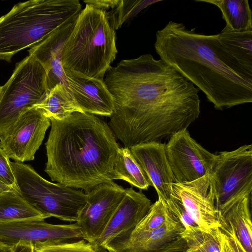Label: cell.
<instances>
[{
  "instance_id": "obj_1",
  "label": "cell",
  "mask_w": 252,
  "mask_h": 252,
  "mask_svg": "<svg viewBox=\"0 0 252 252\" xmlns=\"http://www.w3.org/2000/svg\"><path fill=\"white\" fill-rule=\"evenodd\" d=\"M103 81L114 102L109 126L125 148L187 129L199 116V89L151 54L111 66Z\"/></svg>"
},
{
  "instance_id": "obj_2",
  "label": "cell",
  "mask_w": 252,
  "mask_h": 252,
  "mask_svg": "<svg viewBox=\"0 0 252 252\" xmlns=\"http://www.w3.org/2000/svg\"><path fill=\"white\" fill-rule=\"evenodd\" d=\"M50 120L44 171L52 181L86 192L113 181L120 147L106 122L79 112L63 120Z\"/></svg>"
},
{
  "instance_id": "obj_3",
  "label": "cell",
  "mask_w": 252,
  "mask_h": 252,
  "mask_svg": "<svg viewBox=\"0 0 252 252\" xmlns=\"http://www.w3.org/2000/svg\"><path fill=\"white\" fill-rule=\"evenodd\" d=\"M169 21L156 34L154 47L160 59L205 94L218 110L252 102V81L229 69L217 55L208 35Z\"/></svg>"
},
{
  "instance_id": "obj_4",
  "label": "cell",
  "mask_w": 252,
  "mask_h": 252,
  "mask_svg": "<svg viewBox=\"0 0 252 252\" xmlns=\"http://www.w3.org/2000/svg\"><path fill=\"white\" fill-rule=\"evenodd\" d=\"M81 10L78 0H30L17 3L0 17V60L10 62L15 54L76 19Z\"/></svg>"
},
{
  "instance_id": "obj_5",
  "label": "cell",
  "mask_w": 252,
  "mask_h": 252,
  "mask_svg": "<svg viewBox=\"0 0 252 252\" xmlns=\"http://www.w3.org/2000/svg\"><path fill=\"white\" fill-rule=\"evenodd\" d=\"M117 52L115 30L106 13L86 4L63 45V69L103 80Z\"/></svg>"
},
{
  "instance_id": "obj_6",
  "label": "cell",
  "mask_w": 252,
  "mask_h": 252,
  "mask_svg": "<svg viewBox=\"0 0 252 252\" xmlns=\"http://www.w3.org/2000/svg\"><path fill=\"white\" fill-rule=\"evenodd\" d=\"M10 163L16 190L28 203L48 218L76 222L86 203V193L49 182L29 164L17 161Z\"/></svg>"
},
{
  "instance_id": "obj_7",
  "label": "cell",
  "mask_w": 252,
  "mask_h": 252,
  "mask_svg": "<svg viewBox=\"0 0 252 252\" xmlns=\"http://www.w3.org/2000/svg\"><path fill=\"white\" fill-rule=\"evenodd\" d=\"M49 92L46 72L32 56L16 63L0 90V139L21 115L40 103Z\"/></svg>"
},
{
  "instance_id": "obj_8",
  "label": "cell",
  "mask_w": 252,
  "mask_h": 252,
  "mask_svg": "<svg viewBox=\"0 0 252 252\" xmlns=\"http://www.w3.org/2000/svg\"><path fill=\"white\" fill-rule=\"evenodd\" d=\"M211 176L219 209L240 195L252 191V145L220 152Z\"/></svg>"
},
{
  "instance_id": "obj_9",
  "label": "cell",
  "mask_w": 252,
  "mask_h": 252,
  "mask_svg": "<svg viewBox=\"0 0 252 252\" xmlns=\"http://www.w3.org/2000/svg\"><path fill=\"white\" fill-rule=\"evenodd\" d=\"M165 151L174 183L177 184L211 174L217 157L195 141L187 129L171 135Z\"/></svg>"
},
{
  "instance_id": "obj_10",
  "label": "cell",
  "mask_w": 252,
  "mask_h": 252,
  "mask_svg": "<svg viewBox=\"0 0 252 252\" xmlns=\"http://www.w3.org/2000/svg\"><path fill=\"white\" fill-rule=\"evenodd\" d=\"M50 126V120L43 111L32 107L21 115L0 139V147L15 161L32 160Z\"/></svg>"
},
{
  "instance_id": "obj_11",
  "label": "cell",
  "mask_w": 252,
  "mask_h": 252,
  "mask_svg": "<svg viewBox=\"0 0 252 252\" xmlns=\"http://www.w3.org/2000/svg\"><path fill=\"white\" fill-rule=\"evenodd\" d=\"M125 192V189L113 181L99 184L86 192V203L76 221L84 239L93 245L99 239Z\"/></svg>"
},
{
  "instance_id": "obj_12",
  "label": "cell",
  "mask_w": 252,
  "mask_h": 252,
  "mask_svg": "<svg viewBox=\"0 0 252 252\" xmlns=\"http://www.w3.org/2000/svg\"><path fill=\"white\" fill-rule=\"evenodd\" d=\"M172 193L179 198L197 226L212 231L219 227L218 209L211 174L182 184L173 183Z\"/></svg>"
},
{
  "instance_id": "obj_13",
  "label": "cell",
  "mask_w": 252,
  "mask_h": 252,
  "mask_svg": "<svg viewBox=\"0 0 252 252\" xmlns=\"http://www.w3.org/2000/svg\"><path fill=\"white\" fill-rule=\"evenodd\" d=\"M83 239L76 222L53 224L43 220L0 223V242L12 246L20 241L37 243L64 242Z\"/></svg>"
},
{
  "instance_id": "obj_14",
  "label": "cell",
  "mask_w": 252,
  "mask_h": 252,
  "mask_svg": "<svg viewBox=\"0 0 252 252\" xmlns=\"http://www.w3.org/2000/svg\"><path fill=\"white\" fill-rule=\"evenodd\" d=\"M218 57L229 69L241 77L252 81V29L245 31L222 30L208 35Z\"/></svg>"
},
{
  "instance_id": "obj_15",
  "label": "cell",
  "mask_w": 252,
  "mask_h": 252,
  "mask_svg": "<svg viewBox=\"0 0 252 252\" xmlns=\"http://www.w3.org/2000/svg\"><path fill=\"white\" fill-rule=\"evenodd\" d=\"M165 144L153 141L131 146L133 157L146 173L158 198L164 203L170 198L174 183L165 151Z\"/></svg>"
},
{
  "instance_id": "obj_16",
  "label": "cell",
  "mask_w": 252,
  "mask_h": 252,
  "mask_svg": "<svg viewBox=\"0 0 252 252\" xmlns=\"http://www.w3.org/2000/svg\"><path fill=\"white\" fill-rule=\"evenodd\" d=\"M151 202L141 190L125 189L124 196L99 239L93 245L96 252L120 233L132 230L149 211Z\"/></svg>"
},
{
  "instance_id": "obj_17",
  "label": "cell",
  "mask_w": 252,
  "mask_h": 252,
  "mask_svg": "<svg viewBox=\"0 0 252 252\" xmlns=\"http://www.w3.org/2000/svg\"><path fill=\"white\" fill-rule=\"evenodd\" d=\"M69 90L84 113L110 117L114 110L113 98L103 80L64 70Z\"/></svg>"
},
{
  "instance_id": "obj_18",
  "label": "cell",
  "mask_w": 252,
  "mask_h": 252,
  "mask_svg": "<svg viewBox=\"0 0 252 252\" xmlns=\"http://www.w3.org/2000/svg\"><path fill=\"white\" fill-rule=\"evenodd\" d=\"M76 20L64 24L29 50V55L32 56L44 68L49 91L59 83L64 85L69 91L62 65V56L63 45Z\"/></svg>"
},
{
  "instance_id": "obj_19",
  "label": "cell",
  "mask_w": 252,
  "mask_h": 252,
  "mask_svg": "<svg viewBox=\"0 0 252 252\" xmlns=\"http://www.w3.org/2000/svg\"><path fill=\"white\" fill-rule=\"evenodd\" d=\"M167 211L166 220L160 227L129 241L119 244H107L104 248V251L157 252L178 239L185 228L175 216Z\"/></svg>"
},
{
  "instance_id": "obj_20",
  "label": "cell",
  "mask_w": 252,
  "mask_h": 252,
  "mask_svg": "<svg viewBox=\"0 0 252 252\" xmlns=\"http://www.w3.org/2000/svg\"><path fill=\"white\" fill-rule=\"evenodd\" d=\"M252 193L235 197L218 209V219L230 223L247 252H252Z\"/></svg>"
},
{
  "instance_id": "obj_21",
  "label": "cell",
  "mask_w": 252,
  "mask_h": 252,
  "mask_svg": "<svg viewBox=\"0 0 252 252\" xmlns=\"http://www.w3.org/2000/svg\"><path fill=\"white\" fill-rule=\"evenodd\" d=\"M43 214L13 189L0 192V223L43 220Z\"/></svg>"
},
{
  "instance_id": "obj_22",
  "label": "cell",
  "mask_w": 252,
  "mask_h": 252,
  "mask_svg": "<svg viewBox=\"0 0 252 252\" xmlns=\"http://www.w3.org/2000/svg\"><path fill=\"white\" fill-rule=\"evenodd\" d=\"M35 107L41 109L49 119L59 121L74 112H83L70 91L61 83L50 90L46 98Z\"/></svg>"
},
{
  "instance_id": "obj_23",
  "label": "cell",
  "mask_w": 252,
  "mask_h": 252,
  "mask_svg": "<svg viewBox=\"0 0 252 252\" xmlns=\"http://www.w3.org/2000/svg\"><path fill=\"white\" fill-rule=\"evenodd\" d=\"M217 6L226 22L224 30L245 31L252 29V11L247 0H195Z\"/></svg>"
},
{
  "instance_id": "obj_24",
  "label": "cell",
  "mask_w": 252,
  "mask_h": 252,
  "mask_svg": "<svg viewBox=\"0 0 252 252\" xmlns=\"http://www.w3.org/2000/svg\"><path fill=\"white\" fill-rule=\"evenodd\" d=\"M120 179L140 189L152 186L148 176L133 157L130 149L119 148L113 166V180Z\"/></svg>"
},
{
  "instance_id": "obj_25",
  "label": "cell",
  "mask_w": 252,
  "mask_h": 252,
  "mask_svg": "<svg viewBox=\"0 0 252 252\" xmlns=\"http://www.w3.org/2000/svg\"><path fill=\"white\" fill-rule=\"evenodd\" d=\"M218 227L212 231L197 226L185 228L180 235L186 243V252H220Z\"/></svg>"
},
{
  "instance_id": "obj_26",
  "label": "cell",
  "mask_w": 252,
  "mask_h": 252,
  "mask_svg": "<svg viewBox=\"0 0 252 252\" xmlns=\"http://www.w3.org/2000/svg\"><path fill=\"white\" fill-rule=\"evenodd\" d=\"M159 1L160 0H119L118 4L114 8L105 13L110 24L116 30L144 9Z\"/></svg>"
},
{
  "instance_id": "obj_27",
  "label": "cell",
  "mask_w": 252,
  "mask_h": 252,
  "mask_svg": "<svg viewBox=\"0 0 252 252\" xmlns=\"http://www.w3.org/2000/svg\"><path fill=\"white\" fill-rule=\"evenodd\" d=\"M35 252H96L93 245L84 239L64 242L37 243Z\"/></svg>"
},
{
  "instance_id": "obj_28",
  "label": "cell",
  "mask_w": 252,
  "mask_h": 252,
  "mask_svg": "<svg viewBox=\"0 0 252 252\" xmlns=\"http://www.w3.org/2000/svg\"><path fill=\"white\" fill-rule=\"evenodd\" d=\"M163 204L166 209L180 220L185 228L197 226L181 200L172 193L169 200Z\"/></svg>"
},
{
  "instance_id": "obj_29",
  "label": "cell",
  "mask_w": 252,
  "mask_h": 252,
  "mask_svg": "<svg viewBox=\"0 0 252 252\" xmlns=\"http://www.w3.org/2000/svg\"><path fill=\"white\" fill-rule=\"evenodd\" d=\"M9 158L0 147V183L16 190L15 179Z\"/></svg>"
},
{
  "instance_id": "obj_30",
  "label": "cell",
  "mask_w": 252,
  "mask_h": 252,
  "mask_svg": "<svg viewBox=\"0 0 252 252\" xmlns=\"http://www.w3.org/2000/svg\"><path fill=\"white\" fill-rule=\"evenodd\" d=\"M186 243L181 237L157 252H186Z\"/></svg>"
},
{
  "instance_id": "obj_31",
  "label": "cell",
  "mask_w": 252,
  "mask_h": 252,
  "mask_svg": "<svg viewBox=\"0 0 252 252\" xmlns=\"http://www.w3.org/2000/svg\"><path fill=\"white\" fill-rule=\"evenodd\" d=\"M10 252H35L33 244L30 242L20 241L11 246Z\"/></svg>"
},
{
  "instance_id": "obj_32",
  "label": "cell",
  "mask_w": 252,
  "mask_h": 252,
  "mask_svg": "<svg viewBox=\"0 0 252 252\" xmlns=\"http://www.w3.org/2000/svg\"><path fill=\"white\" fill-rule=\"evenodd\" d=\"M11 246L0 242V252H10Z\"/></svg>"
},
{
  "instance_id": "obj_33",
  "label": "cell",
  "mask_w": 252,
  "mask_h": 252,
  "mask_svg": "<svg viewBox=\"0 0 252 252\" xmlns=\"http://www.w3.org/2000/svg\"><path fill=\"white\" fill-rule=\"evenodd\" d=\"M11 189H11L9 187L7 186L6 185H5L4 184L0 183V192L5 191V190Z\"/></svg>"
},
{
  "instance_id": "obj_34",
  "label": "cell",
  "mask_w": 252,
  "mask_h": 252,
  "mask_svg": "<svg viewBox=\"0 0 252 252\" xmlns=\"http://www.w3.org/2000/svg\"><path fill=\"white\" fill-rule=\"evenodd\" d=\"M1 86H0V90Z\"/></svg>"
}]
</instances>
